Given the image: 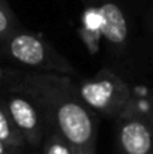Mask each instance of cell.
<instances>
[{"mask_svg": "<svg viewBox=\"0 0 153 154\" xmlns=\"http://www.w3.org/2000/svg\"><path fill=\"white\" fill-rule=\"evenodd\" d=\"M29 97L45 112L57 133L72 147L75 154H93L96 126L80 96H68L56 76H30L24 82Z\"/></svg>", "mask_w": 153, "mask_h": 154, "instance_id": "cell-1", "label": "cell"}, {"mask_svg": "<svg viewBox=\"0 0 153 154\" xmlns=\"http://www.w3.org/2000/svg\"><path fill=\"white\" fill-rule=\"evenodd\" d=\"M78 96L89 108L113 117L123 112L129 102L131 91L114 73L102 70L96 76L80 84Z\"/></svg>", "mask_w": 153, "mask_h": 154, "instance_id": "cell-2", "label": "cell"}, {"mask_svg": "<svg viewBox=\"0 0 153 154\" xmlns=\"http://www.w3.org/2000/svg\"><path fill=\"white\" fill-rule=\"evenodd\" d=\"M44 154H75L72 147L59 135H53L48 139H45L44 144Z\"/></svg>", "mask_w": 153, "mask_h": 154, "instance_id": "cell-9", "label": "cell"}, {"mask_svg": "<svg viewBox=\"0 0 153 154\" xmlns=\"http://www.w3.org/2000/svg\"><path fill=\"white\" fill-rule=\"evenodd\" d=\"M119 144L125 154H153V127L141 118H128L120 126Z\"/></svg>", "mask_w": 153, "mask_h": 154, "instance_id": "cell-5", "label": "cell"}, {"mask_svg": "<svg viewBox=\"0 0 153 154\" xmlns=\"http://www.w3.org/2000/svg\"><path fill=\"white\" fill-rule=\"evenodd\" d=\"M8 51L14 60L29 67L66 70L69 64L48 47L41 38L32 33L18 32L8 39Z\"/></svg>", "mask_w": 153, "mask_h": 154, "instance_id": "cell-3", "label": "cell"}, {"mask_svg": "<svg viewBox=\"0 0 153 154\" xmlns=\"http://www.w3.org/2000/svg\"><path fill=\"white\" fill-rule=\"evenodd\" d=\"M99 17V30L113 47H123L128 41V21L119 5L114 2H102L96 8Z\"/></svg>", "mask_w": 153, "mask_h": 154, "instance_id": "cell-6", "label": "cell"}, {"mask_svg": "<svg viewBox=\"0 0 153 154\" xmlns=\"http://www.w3.org/2000/svg\"><path fill=\"white\" fill-rule=\"evenodd\" d=\"M0 154H18V150L6 145L3 141H0Z\"/></svg>", "mask_w": 153, "mask_h": 154, "instance_id": "cell-10", "label": "cell"}, {"mask_svg": "<svg viewBox=\"0 0 153 154\" xmlns=\"http://www.w3.org/2000/svg\"><path fill=\"white\" fill-rule=\"evenodd\" d=\"M5 106L24 141L32 145L41 144L44 136L42 112L33 99L27 94H11Z\"/></svg>", "mask_w": 153, "mask_h": 154, "instance_id": "cell-4", "label": "cell"}, {"mask_svg": "<svg viewBox=\"0 0 153 154\" xmlns=\"http://www.w3.org/2000/svg\"><path fill=\"white\" fill-rule=\"evenodd\" d=\"M17 20L6 0H0V39H9L14 33H17Z\"/></svg>", "mask_w": 153, "mask_h": 154, "instance_id": "cell-8", "label": "cell"}, {"mask_svg": "<svg viewBox=\"0 0 153 154\" xmlns=\"http://www.w3.org/2000/svg\"><path fill=\"white\" fill-rule=\"evenodd\" d=\"M0 141H3L6 145L15 150H20L26 144L23 135L20 133L15 123L12 121L6 106L2 105H0Z\"/></svg>", "mask_w": 153, "mask_h": 154, "instance_id": "cell-7", "label": "cell"}]
</instances>
